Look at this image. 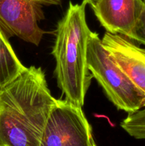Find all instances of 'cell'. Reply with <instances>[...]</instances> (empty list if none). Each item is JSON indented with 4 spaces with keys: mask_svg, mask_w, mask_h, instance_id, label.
I'll return each instance as SVG.
<instances>
[{
    "mask_svg": "<svg viewBox=\"0 0 145 146\" xmlns=\"http://www.w3.org/2000/svg\"><path fill=\"white\" fill-rule=\"evenodd\" d=\"M63 0H0V24L7 36L18 37L39 45L45 31L39 23L45 19L44 7L59 5Z\"/></svg>",
    "mask_w": 145,
    "mask_h": 146,
    "instance_id": "5",
    "label": "cell"
},
{
    "mask_svg": "<svg viewBox=\"0 0 145 146\" xmlns=\"http://www.w3.org/2000/svg\"><path fill=\"white\" fill-rule=\"evenodd\" d=\"M84 1H86L87 4H89L91 7H92L93 6L95 5V4L97 3L98 0H84Z\"/></svg>",
    "mask_w": 145,
    "mask_h": 146,
    "instance_id": "11",
    "label": "cell"
},
{
    "mask_svg": "<svg viewBox=\"0 0 145 146\" xmlns=\"http://www.w3.org/2000/svg\"><path fill=\"white\" fill-rule=\"evenodd\" d=\"M101 40L117 65L145 98V48L125 36L107 31Z\"/></svg>",
    "mask_w": 145,
    "mask_h": 146,
    "instance_id": "6",
    "label": "cell"
},
{
    "mask_svg": "<svg viewBox=\"0 0 145 146\" xmlns=\"http://www.w3.org/2000/svg\"><path fill=\"white\" fill-rule=\"evenodd\" d=\"M87 2L70 1L65 15L57 24L52 55L55 60L57 84L65 99L79 107L85 103L93 78L88 69L87 48L91 30L85 17Z\"/></svg>",
    "mask_w": 145,
    "mask_h": 146,
    "instance_id": "2",
    "label": "cell"
},
{
    "mask_svg": "<svg viewBox=\"0 0 145 146\" xmlns=\"http://www.w3.org/2000/svg\"><path fill=\"white\" fill-rule=\"evenodd\" d=\"M56 102L42 68L26 67L0 91V146H41Z\"/></svg>",
    "mask_w": 145,
    "mask_h": 146,
    "instance_id": "1",
    "label": "cell"
},
{
    "mask_svg": "<svg viewBox=\"0 0 145 146\" xmlns=\"http://www.w3.org/2000/svg\"><path fill=\"white\" fill-rule=\"evenodd\" d=\"M26 68L14 52L9 37L0 24V91Z\"/></svg>",
    "mask_w": 145,
    "mask_h": 146,
    "instance_id": "8",
    "label": "cell"
},
{
    "mask_svg": "<svg viewBox=\"0 0 145 146\" xmlns=\"http://www.w3.org/2000/svg\"><path fill=\"white\" fill-rule=\"evenodd\" d=\"M87 63L92 77L117 109L132 113L144 107V96L117 65L99 35L92 31L88 43Z\"/></svg>",
    "mask_w": 145,
    "mask_h": 146,
    "instance_id": "3",
    "label": "cell"
},
{
    "mask_svg": "<svg viewBox=\"0 0 145 146\" xmlns=\"http://www.w3.org/2000/svg\"><path fill=\"white\" fill-rule=\"evenodd\" d=\"M82 107L57 99L44 129L41 146H95Z\"/></svg>",
    "mask_w": 145,
    "mask_h": 146,
    "instance_id": "4",
    "label": "cell"
},
{
    "mask_svg": "<svg viewBox=\"0 0 145 146\" xmlns=\"http://www.w3.org/2000/svg\"><path fill=\"white\" fill-rule=\"evenodd\" d=\"M142 0H98L92 9L107 32L134 41V29Z\"/></svg>",
    "mask_w": 145,
    "mask_h": 146,
    "instance_id": "7",
    "label": "cell"
},
{
    "mask_svg": "<svg viewBox=\"0 0 145 146\" xmlns=\"http://www.w3.org/2000/svg\"><path fill=\"white\" fill-rule=\"evenodd\" d=\"M134 41L145 46V2L142 0L134 29Z\"/></svg>",
    "mask_w": 145,
    "mask_h": 146,
    "instance_id": "10",
    "label": "cell"
},
{
    "mask_svg": "<svg viewBox=\"0 0 145 146\" xmlns=\"http://www.w3.org/2000/svg\"><path fill=\"white\" fill-rule=\"evenodd\" d=\"M120 125L135 139L145 140V108L128 114Z\"/></svg>",
    "mask_w": 145,
    "mask_h": 146,
    "instance_id": "9",
    "label": "cell"
},
{
    "mask_svg": "<svg viewBox=\"0 0 145 146\" xmlns=\"http://www.w3.org/2000/svg\"><path fill=\"white\" fill-rule=\"evenodd\" d=\"M95 146H97V145H95Z\"/></svg>",
    "mask_w": 145,
    "mask_h": 146,
    "instance_id": "12",
    "label": "cell"
}]
</instances>
